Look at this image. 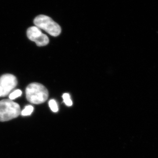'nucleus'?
<instances>
[{
	"mask_svg": "<svg viewBox=\"0 0 158 158\" xmlns=\"http://www.w3.org/2000/svg\"><path fill=\"white\" fill-rule=\"evenodd\" d=\"M2 97V94H1V90H0V97Z\"/></svg>",
	"mask_w": 158,
	"mask_h": 158,
	"instance_id": "obj_10",
	"label": "nucleus"
},
{
	"mask_svg": "<svg viewBox=\"0 0 158 158\" xmlns=\"http://www.w3.org/2000/svg\"><path fill=\"white\" fill-rule=\"evenodd\" d=\"M49 106L51 110L54 113H56L59 110L58 105L54 99H52L49 102Z\"/></svg>",
	"mask_w": 158,
	"mask_h": 158,
	"instance_id": "obj_7",
	"label": "nucleus"
},
{
	"mask_svg": "<svg viewBox=\"0 0 158 158\" xmlns=\"http://www.w3.org/2000/svg\"><path fill=\"white\" fill-rule=\"evenodd\" d=\"M33 110H34V107L32 106H26L24 109L21 112V114L23 116H29L33 113Z\"/></svg>",
	"mask_w": 158,
	"mask_h": 158,
	"instance_id": "obj_6",
	"label": "nucleus"
},
{
	"mask_svg": "<svg viewBox=\"0 0 158 158\" xmlns=\"http://www.w3.org/2000/svg\"><path fill=\"white\" fill-rule=\"evenodd\" d=\"M34 23L38 28L42 29L51 36L57 37L61 33L60 26L51 18L44 15H38L34 19Z\"/></svg>",
	"mask_w": 158,
	"mask_h": 158,
	"instance_id": "obj_3",
	"label": "nucleus"
},
{
	"mask_svg": "<svg viewBox=\"0 0 158 158\" xmlns=\"http://www.w3.org/2000/svg\"><path fill=\"white\" fill-rule=\"evenodd\" d=\"M62 98H63L64 102L65 103L66 106H72L73 102L72 101L70 96L68 94H64L62 95Z\"/></svg>",
	"mask_w": 158,
	"mask_h": 158,
	"instance_id": "obj_8",
	"label": "nucleus"
},
{
	"mask_svg": "<svg viewBox=\"0 0 158 158\" xmlns=\"http://www.w3.org/2000/svg\"><path fill=\"white\" fill-rule=\"evenodd\" d=\"M27 100L31 103L40 104L44 102L48 97V91L46 88L41 84L37 83H32L26 89Z\"/></svg>",
	"mask_w": 158,
	"mask_h": 158,
	"instance_id": "obj_1",
	"label": "nucleus"
},
{
	"mask_svg": "<svg viewBox=\"0 0 158 158\" xmlns=\"http://www.w3.org/2000/svg\"><path fill=\"white\" fill-rule=\"evenodd\" d=\"M27 36L30 40L36 43L39 47L47 45L49 41L48 37L37 27H32L28 29Z\"/></svg>",
	"mask_w": 158,
	"mask_h": 158,
	"instance_id": "obj_5",
	"label": "nucleus"
},
{
	"mask_svg": "<svg viewBox=\"0 0 158 158\" xmlns=\"http://www.w3.org/2000/svg\"><path fill=\"white\" fill-rule=\"evenodd\" d=\"M17 85L16 77L11 74H6L0 77V90L2 97L8 95Z\"/></svg>",
	"mask_w": 158,
	"mask_h": 158,
	"instance_id": "obj_4",
	"label": "nucleus"
},
{
	"mask_svg": "<svg viewBox=\"0 0 158 158\" xmlns=\"http://www.w3.org/2000/svg\"><path fill=\"white\" fill-rule=\"evenodd\" d=\"M20 106L10 99L0 101V121H9L16 118L21 114Z\"/></svg>",
	"mask_w": 158,
	"mask_h": 158,
	"instance_id": "obj_2",
	"label": "nucleus"
},
{
	"mask_svg": "<svg viewBox=\"0 0 158 158\" xmlns=\"http://www.w3.org/2000/svg\"><path fill=\"white\" fill-rule=\"evenodd\" d=\"M22 91L20 90H16L12 92V93L10 94L9 96V99L12 100L15 99L19 97L22 95Z\"/></svg>",
	"mask_w": 158,
	"mask_h": 158,
	"instance_id": "obj_9",
	"label": "nucleus"
}]
</instances>
